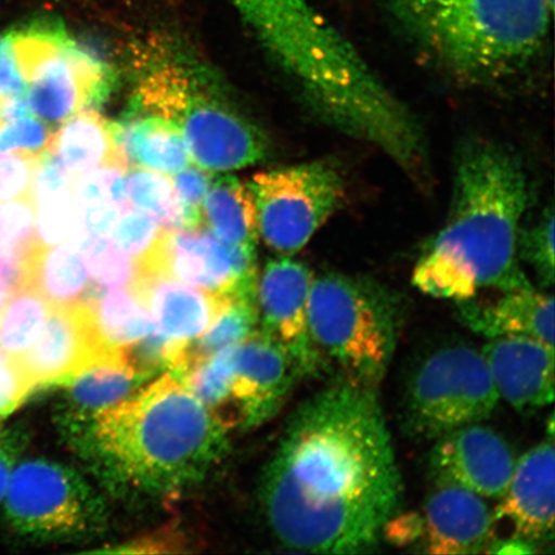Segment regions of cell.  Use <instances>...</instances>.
Wrapping results in <instances>:
<instances>
[{
	"mask_svg": "<svg viewBox=\"0 0 555 555\" xmlns=\"http://www.w3.org/2000/svg\"><path fill=\"white\" fill-rule=\"evenodd\" d=\"M261 501L270 529L289 550L376 551L402 502L377 388L339 378L305 401L263 475Z\"/></svg>",
	"mask_w": 555,
	"mask_h": 555,
	"instance_id": "6da1fadb",
	"label": "cell"
},
{
	"mask_svg": "<svg viewBox=\"0 0 555 555\" xmlns=\"http://www.w3.org/2000/svg\"><path fill=\"white\" fill-rule=\"evenodd\" d=\"M529 198L515 152L488 141L467 144L456 158L446 224L416 261L414 287L457 304L483 289L531 284L518 262Z\"/></svg>",
	"mask_w": 555,
	"mask_h": 555,
	"instance_id": "7a4b0ae2",
	"label": "cell"
},
{
	"mask_svg": "<svg viewBox=\"0 0 555 555\" xmlns=\"http://www.w3.org/2000/svg\"><path fill=\"white\" fill-rule=\"evenodd\" d=\"M227 428L172 373L95 415L85 440L116 481L172 494L203 481L227 451Z\"/></svg>",
	"mask_w": 555,
	"mask_h": 555,
	"instance_id": "3957f363",
	"label": "cell"
},
{
	"mask_svg": "<svg viewBox=\"0 0 555 555\" xmlns=\"http://www.w3.org/2000/svg\"><path fill=\"white\" fill-rule=\"evenodd\" d=\"M393 15L457 78L494 82L535 60L553 10L544 0H390Z\"/></svg>",
	"mask_w": 555,
	"mask_h": 555,
	"instance_id": "277c9868",
	"label": "cell"
},
{
	"mask_svg": "<svg viewBox=\"0 0 555 555\" xmlns=\"http://www.w3.org/2000/svg\"><path fill=\"white\" fill-rule=\"evenodd\" d=\"M296 80L318 113L347 106L363 92L371 66L309 0H229Z\"/></svg>",
	"mask_w": 555,
	"mask_h": 555,
	"instance_id": "5b68a950",
	"label": "cell"
},
{
	"mask_svg": "<svg viewBox=\"0 0 555 555\" xmlns=\"http://www.w3.org/2000/svg\"><path fill=\"white\" fill-rule=\"evenodd\" d=\"M311 341L325 367L339 378L378 388L392 362L401 328V305L391 289L371 278L325 273L309 297Z\"/></svg>",
	"mask_w": 555,
	"mask_h": 555,
	"instance_id": "8992f818",
	"label": "cell"
},
{
	"mask_svg": "<svg viewBox=\"0 0 555 555\" xmlns=\"http://www.w3.org/2000/svg\"><path fill=\"white\" fill-rule=\"evenodd\" d=\"M501 401L481 350L450 341L416 359L405 378L401 425L416 440H436L490 418Z\"/></svg>",
	"mask_w": 555,
	"mask_h": 555,
	"instance_id": "52a82bcc",
	"label": "cell"
},
{
	"mask_svg": "<svg viewBox=\"0 0 555 555\" xmlns=\"http://www.w3.org/2000/svg\"><path fill=\"white\" fill-rule=\"evenodd\" d=\"M10 31L27 107L39 120L64 124L108 94L113 80L106 65L64 26L35 21Z\"/></svg>",
	"mask_w": 555,
	"mask_h": 555,
	"instance_id": "ba28073f",
	"label": "cell"
},
{
	"mask_svg": "<svg viewBox=\"0 0 555 555\" xmlns=\"http://www.w3.org/2000/svg\"><path fill=\"white\" fill-rule=\"evenodd\" d=\"M139 113L163 117L182 130L191 162L211 172L246 168L266 156L258 130L177 68H166L144 81L138 93Z\"/></svg>",
	"mask_w": 555,
	"mask_h": 555,
	"instance_id": "9c48e42d",
	"label": "cell"
},
{
	"mask_svg": "<svg viewBox=\"0 0 555 555\" xmlns=\"http://www.w3.org/2000/svg\"><path fill=\"white\" fill-rule=\"evenodd\" d=\"M11 530L38 543H78L100 535L107 511L78 472L46 460L13 468L4 496Z\"/></svg>",
	"mask_w": 555,
	"mask_h": 555,
	"instance_id": "30bf717a",
	"label": "cell"
},
{
	"mask_svg": "<svg viewBox=\"0 0 555 555\" xmlns=\"http://www.w3.org/2000/svg\"><path fill=\"white\" fill-rule=\"evenodd\" d=\"M249 189L259 235L282 255L301 251L346 196L341 173L325 162L256 173Z\"/></svg>",
	"mask_w": 555,
	"mask_h": 555,
	"instance_id": "8fae6325",
	"label": "cell"
},
{
	"mask_svg": "<svg viewBox=\"0 0 555 555\" xmlns=\"http://www.w3.org/2000/svg\"><path fill=\"white\" fill-rule=\"evenodd\" d=\"M138 268L168 274L219 296L256 297L258 291L256 247L228 245L205 225L164 228Z\"/></svg>",
	"mask_w": 555,
	"mask_h": 555,
	"instance_id": "7c38bea8",
	"label": "cell"
},
{
	"mask_svg": "<svg viewBox=\"0 0 555 555\" xmlns=\"http://www.w3.org/2000/svg\"><path fill=\"white\" fill-rule=\"evenodd\" d=\"M302 376L293 357L272 338L256 331L232 349V378L224 428L254 427L272 418Z\"/></svg>",
	"mask_w": 555,
	"mask_h": 555,
	"instance_id": "4fadbf2b",
	"label": "cell"
},
{
	"mask_svg": "<svg viewBox=\"0 0 555 555\" xmlns=\"http://www.w3.org/2000/svg\"><path fill=\"white\" fill-rule=\"evenodd\" d=\"M312 280L314 276L302 262L275 259L263 268L256 291L260 332L293 357L302 376H318L327 370L310 336L308 308Z\"/></svg>",
	"mask_w": 555,
	"mask_h": 555,
	"instance_id": "5bb4252c",
	"label": "cell"
},
{
	"mask_svg": "<svg viewBox=\"0 0 555 555\" xmlns=\"http://www.w3.org/2000/svg\"><path fill=\"white\" fill-rule=\"evenodd\" d=\"M429 455L434 481L462 486L485 499H501L517 457L509 442L480 423L463 426L435 440Z\"/></svg>",
	"mask_w": 555,
	"mask_h": 555,
	"instance_id": "9a60e30c",
	"label": "cell"
},
{
	"mask_svg": "<svg viewBox=\"0 0 555 555\" xmlns=\"http://www.w3.org/2000/svg\"><path fill=\"white\" fill-rule=\"evenodd\" d=\"M107 358L113 357L102 350L86 300L52 308L38 338L15 360L35 390L64 386L87 366Z\"/></svg>",
	"mask_w": 555,
	"mask_h": 555,
	"instance_id": "2e32d148",
	"label": "cell"
},
{
	"mask_svg": "<svg viewBox=\"0 0 555 555\" xmlns=\"http://www.w3.org/2000/svg\"><path fill=\"white\" fill-rule=\"evenodd\" d=\"M422 518L425 552L456 555L488 553L494 541V512L485 498L460 485L434 481Z\"/></svg>",
	"mask_w": 555,
	"mask_h": 555,
	"instance_id": "e0dca14e",
	"label": "cell"
},
{
	"mask_svg": "<svg viewBox=\"0 0 555 555\" xmlns=\"http://www.w3.org/2000/svg\"><path fill=\"white\" fill-rule=\"evenodd\" d=\"M554 466L553 436L517 460L508 489L494 511L496 522L512 526L513 538L530 543L554 539Z\"/></svg>",
	"mask_w": 555,
	"mask_h": 555,
	"instance_id": "ac0fdd59",
	"label": "cell"
},
{
	"mask_svg": "<svg viewBox=\"0 0 555 555\" xmlns=\"http://www.w3.org/2000/svg\"><path fill=\"white\" fill-rule=\"evenodd\" d=\"M499 398L520 413L554 400V347L530 337L491 338L481 349Z\"/></svg>",
	"mask_w": 555,
	"mask_h": 555,
	"instance_id": "d6986e66",
	"label": "cell"
},
{
	"mask_svg": "<svg viewBox=\"0 0 555 555\" xmlns=\"http://www.w3.org/2000/svg\"><path fill=\"white\" fill-rule=\"evenodd\" d=\"M133 289L150 310L155 331L184 343L204 335L233 297L194 289L168 274L145 269H139Z\"/></svg>",
	"mask_w": 555,
	"mask_h": 555,
	"instance_id": "ffe728a7",
	"label": "cell"
},
{
	"mask_svg": "<svg viewBox=\"0 0 555 555\" xmlns=\"http://www.w3.org/2000/svg\"><path fill=\"white\" fill-rule=\"evenodd\" d=\"M466 327L488 339L530 337L554 347V298L531 284L501 291L494 301L457 302Z\"/></svg>",
	"mask_w": 555,
	"mask_h": 555,
	"instance_id": "44dd1931",
	"label": "cell"
},
{
	"mask_svg": "<svg viewBox=\"0 0 555 555\" xmlns=\"http://www.w3.org/2000/svg\"><path fill=\"white\" fill-rule=\"evenodd\" d=\"M144 380L121 353L87 366L64 385L67 398L62 426L80 443L96 414L130 397Z\"/></svg>",
	"mask_w": 555,
	"mask_h": 555,
	"instance_id": "7402d4cb",
	"label": "cell"
},
{
	"mask_svg": "<svg viewBox=\"0 0 555 555\" xmlns=\"http://www.w3.org/2000/svg\"><path fill=\"white\" fill-rule=\"evenodd\" d=\"M113 125L116 143L129 168L176 176L192 164L182 130L163 117L139 113Z\"/></svg>",
	"mask_w": 555,
	"mask_h": 555,
	"instance_id": "603a6c76",
	"label": "cell"
},
{
	"mask_svg": "<svg viewBox=\"0 0 555 555\" xmlns=\"http://www.w3.org/2000/svg\"><path fill=\"white\" fill-rule=\"evenodd\" d=\"M25 286L52 308L74 307L93 293L86 262L72 240L48 247L34 242L25 261Z\"/></svg>",
	"mask_w": 555,
	"mask_h": 555,
	"instance_id": "cb8c5ba5",
	"label": "cell"
},
{
	"mask_svg": "<svg viewBox=\"0 0 555 555\" xmlns=\"http://www.w3.org/2000/svg\"><path fill=\"white\" fill-rule=\"evenodd\" d=\"M74 178L100 166L129 169L116 143L113 122L87 108L69 117L53 134L51 150Z\"/></svg>",
	"mask_w": 555,
	"mask_h": 555,
	"instance_id": "d4e9b609",
	"label": "cell"
},
{
	"mask_svg": "<svg viewBox=\"0 0 555 555\" xmlns=\"http://www.w3.org/2000/svg\"><path fill=\"white\" fill-rule=\"evenodd\" d=\"M96 337L108 357L155 331L154 319L133 288L93 291L87 298Z\"/></svg>",
	"mask_w": 555,
	"mask_h": 555,
	"instance_id": "484cf974",
	"label": "cell"
},
{
	"mask_svg": "<svg viewBox=\"0 0 555 555\" xmlns=\"http://www.w3.org/2000/svg\"><path fill=\"white\" fill-rule=\"evenodd\" d=\"M127 169L100 166L75 179V231L90 235H109L117 220L129 207Z\"/></svg>",
	"mask_w": 555,
	"mask_h": 555,
	"instance_id": "4316f807",
	"label": "cell"
},
{
	"mask_svg": "<svg viewBox=\"0 0 555 555\" xmlns=\"http://www.w3.org/2000/svg\"><path fill=\"white\" fill-rule=\"evenodd\" d=\"M203 212L205 227L220 241L228 245L256 247L259 228L254 194L238 178L214 177Z\"/></svg>",
	"mask_w": 555,
	"mask_h": 555,
	"instance_id": "83f0119b",
	"label": "cell"
},
{
	"mask_svg": "<svg viewBox=\"0 0 555 555\" xmlns=\"http://www.w3.org/2000/svg\"><path fill=\"white\" fill-rule=\"evenodd\" d=\"M51 305L37 291L24 286L5 301L0 311V349L17 359L43 330Z\"/></svg>",
	"mask_w": 555,
	"mask_h": 555,
	"instance_id": "f1b7e54d",
	"label": "cell"
},
{
	"mask_svg": "<svg viewBox=\"0 0 555 555\" xmlns=\"http://www.w3.org/2000/svg\"><path fill=\"white\" fill-rule=\"evenodd\" d=\"M258 324L256 297L233 296L204 335L186 346L183 364L190 360L210 357L225 347L242 344L258 331Z\"/></svg>",
	"mask_w": 555,
	"mask_h": 555,
	"instance_id": "f546056e",
	"label": "cell"
},
{
	"mask_svg": "<svg viewBox=\"0 0 555 555\" xmlns=\"http://www.w3.org/2000/svg\"><path fill=\"white\" fill-rule=\"evenodd\" d=\"M129 205L147 214L166 229L183 228L176 186L172 179L154 170L134 168L125 172Z\"/></svg>",
	"mask_w": 555,
	"mask_h": 555,
	"instance_id": "4dcf8cb0",
	"label": "cell"
},
{
	"mask_svg": "<svg viewBox=\"0 0 555 555\" xmlns=\"http://www.w3.org/2000/svg\"><path fill=\"white\" fill-rule=\"evenodd\" d=\"M69 240L78 247L89 275L101 287H134L139 273L138 263L121 253L109 235H90L74 231Z\"/></svg>",
	"mask_w": 555,
	"mask_h": 555,
	"instance_id": "1f68e13d",
	"label": "cell"
},
{
	"mask_svg": "<svg viewBox=\"0 0 555 555\" xmlns=\"http://www.w3.org/2000/svg\"><path fill=\"white\" fill-rule=\"evenodd\" d=\"M37 227L35 242L54 246L73 237L76 227L74 189L64 190L35 201Z\"/></svg>",
	"mask_w": 555,
	"mask_h": 555,
	"instance_id": "d6a6232c",
	"label": "cell"
},
{
	"mask_svg": "<svg viewBox=\"0 0 555 555\" xmlns=\"http://www.w3.org/2000/svg\"><path fill=\"white\" fill-rule=\"evenodd\" d=\"M163 229L147 214L128 207L117 220L109 237L121 253L139 263L154 249Z\"/></svg>",
	"mask_w": 555,
	"mask_h": 555,
	"instance_id": "836d02e7",
	"label": "cell"
},
{
	"mask_svg": "<svg viewBox=\"0 0 555 555\" xmlns=\"http://www.w3.org/2000/svg\"><path fill=\"white\" fill-rule=\"evenodd\" d=\"M554 214L552 208L526 233L520 232L518 255L535 270L541 286L554 283Z\"/></svg>",
	"mask_w": 555,
	"mask_h": 555,
	"instance_id": "e575fe53",
	"label": "cell"
},
{
	"mask_svg": "<svg viewBox=\"0 0 555 555\" xmlns=\"http://www.w3.org/2000/svg\"><path fill=\"white\" fill-rule=\"evenodd\" d=\"M37 207L33 196L0 204V253L26 247L35 241Z\"/></svg>",
	"mask_w": 555,
	"mask_h": 555,
	"instance_id": "d590c367",
	"label": "cell"
},
{
	"mask_svg": "<svg viewBox=\"0 0 555 555\" xmlns=\"http://www.w3.org/2000/svg\"><path fill=\"white\" fill-rule=\"evenodd\" d=\"M53 131L33 115L0 129V155L17 154L38 158L51 150Z\"/></svg>",
	"mask_w": 555,
	"mask_h": 555,
	"instance_id": "8d00e7d4",
	"label": "cell"
},
{
	"mask_svg": "<svg viewBox=\"0 0 555 555\" xmlns=\"http://www.w3.org/2000/svg\"><path fill=\"white\" fill-rule=\"evenodd\" d=\"M212 172L198 166H186L176 173L172 179L177 197L182 210L183 228L205 225L203 206L206 194L210 190Z\"/></svg>",
	"mask_w": 555,
	"mask_h": 555,
	"instance_id": "74e56055",
	"label": "cell"
},
{
	"mask_svg": "<svg viewBox=\"0 0 555 555\" xmlns=\"http://www.w3.org/2000/svg\"><path fill=\"white\" fill-rule=\"evenodd\" d=\"M38 159L17 154L0 155V204L31 196Z\"/></svg>",
	"mask_w": 555,
	"mask_h": 555,
	"instance_id": "f35d334b",
	"label": "cell"
},
{
	"mask_svg": "<svg viewBox=\"0 0 555 555\" xmlns=\"http://www.w3.org/2000/svg\"><path fill=\"white\" fill-rule=\"evenodd\" d=\"M34 391L15 359L0 349V421L15 412Z\"/></svg>",
	"mask_w": 555,
	"mask_h": 555,
	"instance_id": "ab89813d",
	"label": "cell"
},
{
	"mask_svg": "<svg viewBox=\"0 0 555 555\" xmlns=\"http://www.w3.org/2000/svg\"><path fill=\"white\" fill-rule=\"evenodd\" d=\"M26 82L13 51L11 31L0 33V102L23 96Z\"/></svg>",
	"mask_w": 555,
	"mask_h": 555,
	"instance_id": "60d3db41",
	"label": "cell"
},
{
	"mask_svg": "<svg viewBox=\"0 0 555 555\" xmlns=\"http://www.w3.org/2000/svg\"><path fill=\"white\" fill-rule=\"evenodd\" d=\"M21 439L11 431L0 433V503L4 501L10 478L21 450Z\"/></svg>",
	"mask_w": 555,
	"mask_h": 555,
	"instance_id": "b9f144b4",
	"label": "cell"
},
{
	"mask_svg": "<svg viewBox=\"0 0 555 555\" xmlns=\"http://www.w3.org/2000/svg\"><path fill=\"white\" fill-rule=\"evenodd\" d=\"M537 544L530 543V541L511 538L508 540L492 541L488 553L495 554H530L537 552Z\"/></svg>",
	"mask_w": 555,
	"mask_h": 555,
	"instance_id": "7bdbcfd3",
	"label": "cell"
},
{
	"mask_svg": "<svg viewBox=\"0 0 555 555\" xmlns=\"http://www.w3.org/2000/svg\"><path fill=\"white\" fill-rule=\"evenodd\" d=\"M10 296L5 293L4 287L2 286V283H0V311H2L4 304L7 300H9Z\"/></svg>",
	"mask_w": 555,
	"mask_h": 555,
	"instance_id": "ee69618b",
	"label": "cell"
},
{
	"mask_svg": "<svg viewBox=\"0 0 555 555\" xmlns=\"http://www.w3.org/2000/svg\"><path fill=\"white\" fill-rule=\"evenodd\" d=\"M544 2L551 7V9L553 10V7H554V0H544Z\"/></svg>",
	"mask_w": 555,
	"mask_h": 555,
	"instance_id": "f6af8a7d",
	"label": "cell"
}]
</instances>
